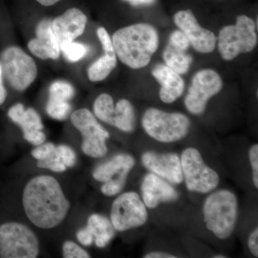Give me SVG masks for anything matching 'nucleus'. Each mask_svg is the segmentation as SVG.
I'll return each mask as SVG.
<instances>
[{"label":"nucleus","mask_w":258,"mask_h":258,"mask_svg":"<svg viewBox=\"0 0 258 258\" xmlns=\"http://www.w3.org/2000/svg\"><path fill=\"white\" fill-rule=\"evenodd\" d=\"M23 203L29 220L42 229L60 225L71 207L58 181L47 175L36 176L29 181L24 189Z\"/></svg>","instance_id":"1"},{"label":"nucleus","mask_w":258,"mask_h":258,"mask_svg":"<svg viewBox=\"0 0 258 258\" xmlns=\"http://www.w3.org/2000/svg\"><path fill=\"white\" fill-rule=\"evenodd\" d=\"M115 55L131 69L146 67L159 47L157 30L147 23H137L117 30L112 37Z\"/></svg>","instance_id":"2"},{"label":"nucleus","mask_w":258,"mask_h":258,"mask_svg":"<svg viewBox=\"0 0 258 258\" xmlns=\"http://www.w3.org/2000/svg\"><path fill=\"white\" fill-rule=\"evenodd\" d=\"M237 213V197L229 190H219L212 193L204 204V221L207 228L221 240H225L232 235Z\"/></svg>","instance_id":"3"},{"label":"nucleus","mask_w":258,"mask_h":258,"mask_svg":"<svg viewBox=\"0 0 258 258\" xmlns=\"http://www.w3.org/2000/svg\"><path fill=\"white\" fill-rule=\"evenodd\" d=\"M257 43L255 23L246 15L237 17L235 25L224 27L219 33V52L225 60H232L241 53L251 52Z\"/></svg>","instance_id":"4"},{"label":"nucleus","mask_w":258,"mask_h":258,"mask_svg":"<svg viewBox=\"0 0 258 258\" xmlns=\"http://www.w3.org/2000/svg\"><path fill=\"white\" fill-rule=\"evenodd\" d=\"M142 125L148 135L162 143H172L187 135L190 120L180 113H167L149 108L142 118Z\"/></svg>","instance_id":"5"},{"label":"nucleus","mask_w":258,"mask_h":258,"mask_svg":"<svg viewBox=\"0 0 258 258\" xmlns=\"http://www.w3.org/2000/svg\"><path fill=\"white\" fill-rule=\"evenodd\" d=\"M39 252L36 235L26 225L8 222L0 226V257L35 258Z\"/></svg>","instance_id":"6"},{"label":"nucleus","mask_w":258,"mask_h":258,"mask_svg":"<svg viewBox=\"0 0 258 258\" xmlns=\"http://www.w3.org/2000/svg\"><path fill=\"white\" fill-rule=\"evenodd\" d=\"M0 64L3 76L16 91H25L36 79V63L21 47H6L0 55Z\"/></svg>","instance_id":"7"},{"label":"nucleus","mask_w":258,"mask_h":258,"mask_svg":"<svg viewBox=\"0 0 258 258\" xmlns=\"http://www.w3.org/2000/svg\"><path fill=\"white\" fill-rule=\"evenodd\" d=\"M180 160L183 180L189 191L208 193L220 184L218 174L205 164L201 154L195 148L185 149Z\"/></svg>","instance_id":"8"},{"label":"nucleus","mask_w":258,"mask_h":258,"mask_svg":"<svg viewBox=\"0 0 258 258\" xmlns=\"http://www.w3.org/2000/svg\"><path fill=\"white\" fill-rule=\"evenodd\" d=\"M71 122L83 136V152L93 158L104 157L108 152L106 140L109 133L86 108L77 110L71 115Z\"/></svg>","instance_id":"9"},{"label":"nucleus","mask_w":258,"mask_h":258,"mask_svg":"<svg viewBox=\"0 0 258 258\" xmlns=\"http://www.w3.org/2000/svg\"><path fill=\"white\" fill-rule=\"evenodd\" d=\"M148 212L138 194L128 191L115 199L111 207V221L115 230L123 232L144 225Z\"/></svg>","instance_id":"10"},{"label":"nucleus","mask_w":258,"mask_h":258,"mask_svg":"<svg viewBox=\"0 0 258 258\" xmlns=\"http://www.w3.org/2000/svg\"><path fill=\"white\" fill-rule=\"evenodd\" d=\"M222 88V79L216 71L212 69L201 70L194 76L188 94L185 98L186 109L192 114H202L209 100L220 92Z\"/></svg>","instance_id":"11"},{"label":"nucleus","mask_w":258,"mask_h":258,"mask_svg":"<svg viewBox=\"0 0 258 258\" xmlns=\"http://www.w3.org/2000/svg\"><path fill=\"white\" fill-rule=\"evenodd\" d=\"M174 21L195 50L200 53H210L215 50L216 36L210 30L200 26L191 10L178 12L174 15Z\"/></svg>","instance_id":"12"},{"label":"nucleus","mask_w":258,"mask_h":258,"mask_svg":"<svg viewBox=\"0 0 258 258\" xmlns=\"http://www.w3.org/2000/svg\"><path fill=\"white\" fill-rule=\"evenodd\" d=\"M142 161L146 168L168 182L176 184L182 182L181 160L177 154L146 152L142 155Z\"/></svg>","instance_id":"13"},{"label":"nucleus","mask_w":258,"mask_h":258,"mask_svg":"<svg viewBox=\"0 0 258 258\" xmlns=\"http://www.w3.org/2000/svg\"><path fill=\"white\" fill-rule=\"evenodd\" d=\"M87 17L78 8H70L51 22L52 30L58 42L60 48L66 44L74 42L84 32Z\"/></svg>","instance_id":"14"},{"label":"nucleus","mask_w":258,"mask_h":258,"mask_svg":"<svg viewBox=\"0 0 258 258\" xmlns=\"http://www.w3.org/2000/svg\"><path fill=\"white\" fill-rule=\"evenodd\" d=\"M142 198L148 208L154 209L162 203H171L179 198V194L168 181L149 173L144 176L142 184Z\"/></svg>","instance_id":"15"},{"label":"nucleus","mask_w":258,"mask_h":258,"mask_svg":"<svg viewBox=\"0 0 258 258\" xmlns=\"http://www.w3.org/2000/svg\"><path fill=\"white\" fill-rule=\"evenodd\" d=\"M36 37L28 42V47L32 55L42 60H57L60 54V45L54 35L50 20L39 23L35 30Z\"/></svg>","instance_id":"16"},{"label":"nucleus","mask_w":258,"mask_h":258,"mask_svg":"<svg viewBox=\"0 0 258 258\" xmlns=\"http://www.w3.org/2000/svg\"><path fill=\"white\" fill-rule=\"evenodd\" d=\"M152 75L161 86L159 96L164 103H173L182 95L184 80L166 64H158L153 69Z\"/></svg>","instance_id":"17"},{"label":"nucleus","mask_w":258,"mask_h":258,"mask_svg":"<svg viewBox=\"0 0 258 258\" xmlns=\"http://www.w3.org/2000/svg\"><path fill=\"white\" fill-rule=\"evenodd\" d=\"M134 165L135 160L133 157L126 154H118L111 160L98 166L93 171V178L104 183L122 176H128Z\"/></svg>","instance_id":"18"},{"label":"nucleus","mask_w":258,"mask_h":258,"mask_svg":"<svg viewBox=\"0 0 258 258\" xmlns=\"http://www.w3.org/2000/svg\"><path fill=\"white\" fill-rule=\"evenodd\" d=\"M8 114L10 119L21 127L23 133L43 129L41 118L37 112L32 108H25L22 103L12 106Z\"/></svg>","instance_id":"19"},{"label":"nucleus","mask_w":258,"mask_h":258,"mask_svg":"<svg viewBox=\"0 0 258 258\" xmlns=\"http://www.w3.org/2000/svg\"><path fill=\"white\" fill-rule=\"evenodd\" d=\"M87 227L92 232L97 247H106L115 235L111 221L103 215L93 214L88 218Z\"/></svg>","instance_id":"20"},{"label":"nucleus","mask_w":258,"mask_h":258,"mask_svg":"<svg viewBox=\"0 0 258 258\" xmlns=\"http://www.w3.org/2000/svg\"><path fill=\"white\" fill-rule=\"evenodd\" d=\"M166 66L178 74H185L189 71L192 57L181 47L168 43L163 53Z\"/></svg>","instance_id":"21"},{"label":"nucleus","mask_w":258,"mask_h":258,"mask_svg":"<svg viewBox=\"0 0 258 258\" xmlns=\"http://www.w3.org/2000/svg\"><path fill=\"white\" fill-rule=\"evenodd\" d=\"M135 114L134 107L126 99L120 100L115 105L111 125L125 132H132L134 129Z\"/></svg>","instance_id":"22"},{"label":"nucleus","mask_w":258,"mask_h":258,"mask_svg":"<svg viewBox=\"0 0 258 258\" xmlns=\"http://www.w3.org/2000/svg\"><path fill=\"white\" fill-rule=\"evenodd\" d=\"M117 64L116 55L104 54L90 66L88 76L92 82H100L106 79Z\"/></svg>","instance_id":"23"},{"label":"nucleus","mask_w":258,"mask_h":258,"mask_svg":"<svg viewBox=\"0 0 258 258\" xmlns=\"http://www.w3.org/2000/svg\"><path fill=\"white\" fill-rule=\"evenodd\" d=\"M114 108L113 98L108 93H103L97 97L93 104L95 115L102 121L108 124H111Z\"/></svg>","instance_id":"24"},{"label":"nucleus","mask_w":258,"mask_h":258,"mask_svg":"<svg viewBox=\"0 0 258 258\" xmlns=\"http://www.w3.org/2000/svg\"><path fill=\"white\" fill-rule=\"evenodd\" d=\"M71 110L69 101L57 98H49L46 111L51 118L57 120H64L67 118Z\"/></svg>","instance_id":"25"},{"label":"nucleus","mask_w":258,"mask_h":258,"mask_svg":"<svg viewBox=\"0 0 258 258\" xmlns=\"http://www.w3.org/2000/svg\"><path fill=\"white\" fill-rule=\"evenodd\" d=\"M75 94L74 88L69 82L57 81L52 83L49 88V98L69 101Z\"/></svg>","instance_id":"26"},{"label":"nucleus","mask_w":258,"mask_h":258,"mask_svg":"<svg viewBox=\"0 0 258 258\" xmlns=\"http://www.w3.org/2000/svg\"><path fill=\"white\" fill-rule=\"evenodd\" d=\"M60 51L68 60L78 62L86 55L88 49L84 44L74 41L61 46Z\"/></svg>","instance_id":"27"},{"label":"nucleus","mask_w":258,"mask_h":258,"mask_svg":"<svg viewBox=\"0 0 258 258\" xmlns=\"http://www.w3.org/2000/svg\"><path fill=\"white\" fill-rule=\"evenodd\" d=\"M37 165L39 168L50 169V170L55 171V172H62V171L66 170V166L61 161L56 149L55 152L50 157L42 159V160L37 161Z\"/></svg>","instance_id":"28"},{"label":"nucleus","mask_w":258,"mask_h":258,"mask_svg":"<svg viewBox=\"0 0 258 258\" xmlns=\"http://www.w3.org/2000/svg\"><path fill=\"white\" fill-rule=\"evenodd\" d=\"M127 176H122L117 179H111L103 183L101 187L102 193L108 197L116 195L124 187Z\"/></svg>","instance_id":"29"},{"label":"nucleus","mask_w":258,"mask_h":258,"mask_svg":"<svg viewBox=\"0 0 258 258\" xmlns=\"http://www.w3.org/2000/svg\"><path fill=\"white\" fill-rule=\"evenodd\" d=\"M62 255L66 258H88L90 254L72 241H66L62 245Z\"/></svg>","instance_id":"30"},{"label":"nucleus","mask_w":258,"mask_h":258,"mask_svg":"<svg viewBox=\"0 0 258 258\" xmlns=\"http://www.w3.org/2000/svg\"><path fill=\"white\" fill-rule=\"evenodd\" d=\"M56 151L66 167H72L75 165L76 156L71 147L66 145H60L56 147Z\"/></svg>","instance_id":"31"},{"label":"nucleus","mask_w":258,"mask_h":258,"mask_svg":"<svg viewBox=\"0 0 258 258\" xmlns=\"http://www.w3.org/2000/svg\"><path fill=\"white\" fill-rule=\"evenodd\" d=\"M97 36L101 42L102 47L105 54L108 55H115L114 47L109 34L104 28H99L97 30Z\"/></svg>","instance_id":"32"},{"label":"nucleus","mask_w":258,"mask_h":258,"mask_svg":"<svg viewBox=\"0 0 258 258\" xmlns=\"http://www.w3.org/2000/svg\"><path fill=\"white\" fill-rule=\"evenodd\" d=\"M56 147L52 143L41 144L40 147L35 148L32 152V157L37 161L42 160L50 157L55 152Z\"/></svg>","instance_id":"33"},{"label":"nucleus","mask_w":258,"mask_h":258,"mask_svg":"<svg viewBox=\"0 0 258 258\" xmlns=\"http://www.w3.org/2000/svg\"><path fill=\"white\" fill-rule=\"evenodd\" d=\"M249 159L252 169V180L256 189L258 188V145L251 147L249 151Z\"/></svg>","instance_id":"34"},{"label":"nucleus","mask_w":258,"mask_h":258,"mask_svg":"<svg viewBox=\"0 0 258 258\" xmlns=\"http://www.w3.org/2000/svg\"><path fill=\"white\" fill-rule=\"evenodd\" d=\"M169 42L171 45L181 47V48L186 50H188L190 45L188 39L185 36L184 33L181 31H179V30H176V31L172 32L170 38H169Z\"/></svg>","instance_id":"35"},{"label":"nucleus","mask_w":258,"mask_h":258,"mask_svg":"<svg viewBox=\"0 0 258 258\" xmlns=\"http://www.w3.org/2000/svg\"><path fill=\"white\" fill-rule=\"evenodd\" d=\"M24 138L28 142L35 146H40L44 143L46 139L42 130H34L23 133Z\"/></svg>","instance_id":"36"},{"label":"nucleus","mask_w":258,"mask_h":258,"mask_svg":"<svg viewBox=\"0 0 258 258\" xmlns=\"http://www.w3.org/2000/svg\"><path fill=\"white\" fill-rule=\"evenodd\" d=\"M77 238L81 244L85 246H89L92 244L94 241V237L91 230L86 227V228L79 230L77 233Z\"/></svg>","instance_id":"37"},{"label":"nucleus","mask_w":258,"mask_h":258,"mask_svg":"<svg viewBox=\"0 0 258 258\" xmlns=\"http://www.w3.org/2000/svg\"><path fill=\"white\" fill-rule=\"evenodd\" d=\"M247 245L254 257H258V228L255 229L249 235Z\"/></svg>","instance_id":"38"},{"label":"nucleus","mask_w":258,"mask_h":258,"mask_svg":"<svg viewBox=\"0 0 258 258\" xmlns=\"http://www.w3.org/2000/svg\"><path fill=\"white\" fill-rule=\"evenodd\" d=\"M7 96H8V93H7L6 88H5L4 83H3V70H2L1 64H0V106L4 103Z\"/></svg>","instance_id":"39"},{"label":"nucleus","mask_w":258,"mask_h":258,"mask_svg":"<svg viewBox=\"0 0 258 258\" xmlns=\"http://www.w3.org/2000/svg\"><path fill=\"white\" fill-rule=\"evenodd\" d=\"M145 258H174L176 256L164 252H152L146 254Z\"/></svg>","instance_id":"40"},{"label":"nucleus","mask_w":258,"mask_h":258,"mask_svg":"<svg viewBox=\"0 0 258 258\" xmlns=\"http://www.w3.org/2000/svg\"><path fill=\"white\" fill-rule=\"evenodd\" d=\"M133 6H142V5H149L154 3L156 0H123Z\"/></svg>","instance_id":"41"},{"label":"nucleus","mask_w":258,"mask_h":258,"mask_svg":"<svg viewBox=\"0 0 258 258\" xmlns=\"http://www.w3.org/2000/svg\"><path fill=\"white\" fill-rule=\"evenodd\" d=\"M60 0H37L40 5H43V6H52V5L56 4L57 2Z\"/></svg>","instance_id":"42"},{"label":"nucleus","mask_w":258,"mask_h":258,"mask_svg":"<svg viewBox=\"0 0 258 258\" xmlns=\"http://www.w3.org/2000/svg\"><path fill=\"white\" fill-rule=\"evenodd\" d=\"M213 257H215V258H225L226 257H225V256L222 255V254H219V255L214 256Z\"/></svg>","instance_id":"43"}]
</instances>
